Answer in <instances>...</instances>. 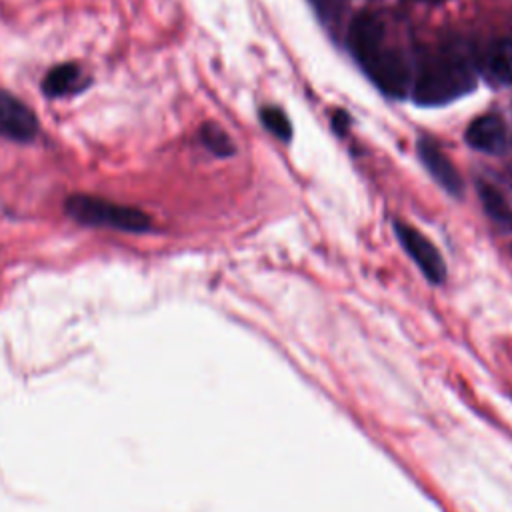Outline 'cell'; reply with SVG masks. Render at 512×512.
Returning a JSON list of instances; mask_svg holds the SVG:
<instances>
[{
  "instance_id": "cell-9",
  "label": "cell",
  "mask_w": 512,
  "mask_h": 512,
  "mask_svg": "<svg viewBox=\"0 0 512 512\" xmlns=\"http://www.w3.org/2000/svg\"><path fill=\"white\" fill-rule=\"evenodd\" d=\"M88 76H84V72L80 70V66L66 62V64H58L52 70H48V74L42 80V90L46 96H68V94H76L80 90H84L88 86Z\"/></svg>"
},
{
  "instance_id": "cell-3",
  "label": "cell",
  "mask_w": 512,
  "mask_h": 512,
  "mask_svg": "<svg viewBox=\"0 0 512 512\" xmlns=\"http://www.w3.org/2000/svg\"><path fill=\"white\" fill-rule=\"evenodd\" d=\"M64 210L72 220L84 226H108L122 232H146L152 226L146 212L100 196L72 194L68 196Z\"/></svg>"
},
{
  "instance_id": "cell-14",
  "label": "cell",
  "mask_w": 512,
  "mask_h": 512,
  "mask_svg": "<svg viewBox=\"0 0 512 512\" xmlns=\"http://www.w3.org/2000/svg\"><path fill=\"white\" fill-rule=\"evenodd\" d=\"M412 2H422V4H430V6H438V4H444L446 0H412Z\"/></svg>"
},
{
  "instance_id": "cell-6",
  "label": "cell",
  "mask_w": 512,
  "mask_h": 512,
  "mask_svg": "<svg viewBox=\"0 0 512 512\" xmlns=\"http://www.w3.org/2000/svg\"><path fill=\"white\" fill-rule=\"evenodd\" d=\"M416 150H418V156H420L422 164L430 172V176L450 196H462V192H464L462 176L456 170V166L452 164V160L440 150V146L436 142H432L430 138H420L418 144H416Z\"/></svg>"
},
{
  "instance_id": "cell-12",
  "label": "cell",
  "mask_w": 512,
  "mask_h": 512,
  "mask_svg": "<svg viewBox=\"0 0 512 512\" xmlns=\"http://www.w3.org/2000/svg\"><path fill=\"white\" fill-rule=\"evenodd\" d=\"M260 120L262 124L280 140H290L292 136V126L288 122V116L274 106H266L260 110Z\"/></svg>"
},
{
  "instance_id": "cell-13",
  "label": "cell",
  "mask_w": 512,
  "mask_h": 512,
  "mask_svg": "<svg viewBox=\"0 0 512 512\" xmlns=\"http://www.w3.org/2000/svg\"><path fill=\"white\" fill-rule=\"evenodd\" d=\"M334 120V128L340 132V134H344V130L348 128V124H350V120H348V116L342 112V110H338V112H334V116H332Z\"/></svg>"
},
{
  "instance_id": "cell-4",
  "label": "cell",
  "mask_w": 512,
  "mask_h": 512,
  "mask_svg": "<svg viewBox=\"0 0 512 512\" xmlns=\"http://www.w3.org/2000/svg\"><path fill=\"white\" fill-rule=\"evenodd\" d=\"M394 232L406 250V254L416 262L420 272L432 282V284H442L446 278V264L436 246L414 226L396 220L394 222Z\"/></svg>"
},
{
  "instance_id": "cell-11",
  "label": "cell",
  "mask_w": 512,
  "mask_h": 512,
  "mask_svg": "<svg viewBox=\"0 0 512 512\" xmlns=\"http://www.w3.org/2000/svg\"><path fill=\"white\" fill-rule=\"evenodd\" d=\"M200 140L202 144L216 156H232L234 154V144L230 136L218 126V124H204L200 128Z\"/></svg>"
},
{
  "instance_id": "cell-7",
  "label": "cell",
  "mask_w": 512,
  "mask_h": 512,
  "mask_svg": "<svg viewBox=\"0 0 512 512\" xmlns=\"http://www.w3.org/2000/svg\"><path fill=\"white\" fill-rule=\"evenodd\" d=\"M466 142H468V146H472L480 152L500 154L508 144L506 124H504L502 116L496 112H488V114L474 118L470 122V126L466 128Z\"/></svg>"
},
{
  "instance_id": "cell-10",
  "label": "cell",
  "mask_w": 512,
  "mask_h": 512,
  "mask_svg": "<svg viewBox=\"0 0 512 512\" xmlns=\"http://www.w3.org/2000/svg\"><path fill=\"white\" fill-rule=\"evenodd\" d=\"M478 190H480V200H482L486 212L496 222H500L502 226L512 230V206L508 204L504 194L498 188H494L492 184H486V182H482Z\"/></svg>"
},
{
  "instance_id": "cell-15",
  "label": "cell",
  "mask_w": 512,
  "mask_h": 512,
  "mask_svg": "<svg viewBox=\"0 0 512 512\" xmlns=\"http://www.w3.org/2000/svg\"><path fill=\"white\" fill-rule=\"evenodd\" d=\"M318 4H322V6H328V4H336V2H340V0H316Z\"/></svg>"
},
{
  "instance_id": "cell-2",
  "label": "cell",
  "mask_w": 512,
  "mask_h": 512,
  "mask_svg": "<svg viewBox=\"0 0 512 512\" xmlns=\"http://www.w3.org/2000/svg\"><path fill=\"white\" fill-rule=\"evenodd\" d=\"M478 66L456 42H442L414 54L412 98L422 106L448 104L476 86Z\"/></svg>"
},
{
  "instance_id": "cell-1",
  "label": "cell",
  "mask_w": 512,
  "mask_h": 512,
  "mask_svg": "<svg viewBox=\"0 0 512 512\" xmlns=\"http://www.w3.org/2000/svg\"><path fill=\"white\" fill-rule=\"evenodd\" d=\"M348 48L364 74L392 98H404L412 86L414 54L382 12H360L348 26Z\"/></svg>"
},
{
  "instance_id": "cell-5",
  "label": "cell",
  "mask_w": 512,
  "mask_h": 512,
  "mask_svg": "<svg viewBox=\"0 0 512 512\" xmlns=\"http://www.w3.org/2000/svg\"><path fill=\"white\" fill-rule=\"evenodd\" d=\"M38 132L34 112L14 94L0 90V138L12 142H30Z\"/></svg>"
},
{
  "instance_id": "cell-8",
  "label": "cell",
  "mask_w": 512,
  "mask_h": 512,
  "mask_svg": "<svg viewBox=\"0 0 512 512\" xmlns=\"http://www.w3.org/2000/svg\"><path fill=\"white\" fill-rule=\"evenodd\" d=\"M480 70L492 86H512V34H504L488 44Z\"/></svg>"
}]
</instances>
